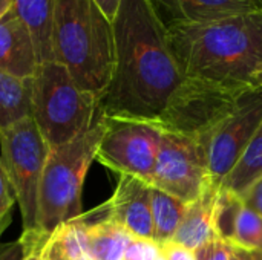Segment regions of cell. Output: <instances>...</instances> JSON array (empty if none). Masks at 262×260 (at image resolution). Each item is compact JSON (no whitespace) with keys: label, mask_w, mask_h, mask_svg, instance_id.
<instances>
[{"label":"cell","mask_w":262,"mask_h":260,"mask_svg":"<svg viewBox=\"0 0 262 260\" xmlns=\"http://www.w3.org/2000/svg\"><path fill=\"white\" fill-rule=\"evenodd\" d=\"M157 260H166V259H164L163 256H160V257H158V259H157Z\"/></svg>","instance_id":"35"},{"label":"cell","mask_w":262,"mask_h":260,"mask_svg":"<svg viewBox=\"0 0 262 260\" xmlns=\"http://www.w3.org/2000/svg\"><path fill=\"white\" fill-rule=\"evenodd\" d=\"M78 221L83 225L89 260L123 259V254L134 236L117 222L107 219L101 205L89 213H81Z\"/></svg>","instance_id":"14"},{"label":"cell","mask_w":262,"mask_h":260,"mask_svg":"<svg viewBox=\"0 0 262 260\" xmlns=\"http://www.w3.org/2000/svg\"><path fill=\"white\" fill-rule=\"evenodd\" d=\"M161 256V247L152 239L132 238L121 260H157Z\"/></svg>","instance_id":"24"},{"label":"cell","mask_w":262,"mask_h":260,"mask_svg":"<svg viewBox=\"0 0 262 260\" xmlns=\"http://www.w3.org/2000/svg\"><path fill=\"white\" fill-rule=\"evenodd\" d=\"M150 190V184L135 176L120 175L114 195L101 204L104 216L126 228L134 238L154 241Z\"/></svg>","instance_id":"11"},{"label":"cell","mask_w":262,"mask_h":260,"mask_svg":"<svg viewBox=\"0 0 262 260\" xmlns=\"http://www.w3.org/2000/svg\"><path fill=\"white\" fill-rule=\"evenodd\" d=\"M14 8V0H0V20Z\"/></svg>","instance_id":"31"},{"label":"cell","mask_w":262,"mask_h":260,"mask_svg":"<svg viewBox=\"0 0 262 260\" xmlns=\"http://www.w3.org/2000/svg\"><path fill=\"white\" fill-rule=\"evenodd\" d=\"M218 190L209 187L196 201L186 205L184 216L172 239L189 250H198L215 238L213 234V205Z\"/></svg>","instance_id":"15"},{"label":"cell","mask_w":262,"mask_h":260,"mask_svg":"<svg viewBox=\"0 0 262 260\" xmlns=\"http://www.w3.org/2000/svg\"><path fill=\"white\" fill-rule=\"evenodd\" d=\"M243 207H244V201L241 196L226 188L218 190L216 201L213 205V218H212L213 234L216 239L232 245L236 221L239 218Z\"/></svg>","instance_id":"21"},{"label":"cell","mask_w":262,"mask_h":260,"mask_svg":"<svg viewBox=\"0 0 262 260\" xmlns=\"http://www.w3.org/2000/svg\"><path fill=\"white\" fill-rule=\"evenodd\" d=\"M244 204L262 218V178L243 196Z\"/></svg>","instance_id":"28"},{"label":"cell","mask_w":262,"mask_h":260,"mask_svg":"<svg viewBox=\"0 0 262 260\" xmlns=\"http://www.w3.org/2000/svg\"><path fill=\"white\" fill-rule=\"evenodd\" d=\"M54 0H14V11L28 26L38 63L52 61L51 49V21Z\"/></svg>","instance_id":"16"},{"label":"cell","mask_w":262,"mask_h":260,"mask_svg":"<svg viewBox=\"0 0 262 260\" xmlns=\"http://www.w3.org/2000/svg\"><path fill=\"white\" fill-rule=\"evenodd\" d=\"M104 130L106 124L100 116L83 135L51 149L37 196V244L40 250L52 231L83 213V182L95 161Z\"/></svg>","instance_id":"4"},{"label":"cell","mask_w":262,"mask_h":260,"mask_svg":"<svg viewBox=\"0 0 262 260\" xmlns=\"http://www.w3.org/2000/svg\"><path fill=\"white\" fill-rule=\"evenodd\" d=\"M184 202L177 198L154 188L150 190V211L154 224V241L160 245L170 242L184 216Z\"/></svg>","instance_id":"20"},{"label":"cell","mask_w":262,"mask_h":260,"mask_svg":"<svg viewBox=\"0 0 262 260\" xmlns=\"http://www.w3.org/2000/svg\"><path fill=\"white\" fill-rule=\"evenodd\" d=\"M252 86L262 89V63L258 66V69L255 70V74L252 77Z\"/></svg>","instance_id":"32"},{"label":"cell","mask_w":262,"mask_h":260,"mask_svg":"<svg viewBox=\"0 0 262 260\" xmlns=\"http://www.w3.org/2000/svg\"><path fill=\"white\" fill-rule=\"evenodd\" d=\"M2 234H3V233H2V231H0V236H2Z\"/></svg>","instance_id":"36"},{"label":"cell","mask_w":262,"mask_h":260,"mask_svg":"<svg viewBox=\"0 0 262 260\" xmlns=\"http://www.w3.org/2000/svg\"><path fill=\"white\" fill-rule=\"evenodd\" d=\"M101 118L106 130L95 161L118 175L135 176L150 184L161 139V129L157 121L120 116Z\"/></svg>","instance_id":"8"},{"label":"cell","mask_w":262,"mask_h":260,"mask_svg":"<svg viewBox=\"0 0 262 260\" xmlns=\"http://www.w3.org/2000/svg\"><path fill=\"white\" fill-rule=\"evenodd\" d=\"M25 260H41L40 257V250H26V257Z\"/></svg>","instance_id":"33"},{"label":"cell","mask_w":262,"mask_h":260,"mask_svg":"<svg viewBox=\"0 0 262 260\" xmlns=\"http://www.w3.org/2000/svg\"><path fill=\"white\" fill-rule=\"evenodd\" d=\"M262 123V89H247L233 113L216 129L207 153L209 185L220 190Z\"/></svg>","instance_id":"10"},{"label":"cell","mask_w":262,"mask_h":260,"mask_svg":"<svg viewBox=\"0 0 262 260\" xmlns=\"http://www.w3.org/2000/svg\"><path fill=\"white\" fill-rule=\"evenodd\" d=\"M163 23H207L259 9L253 0H150Z\"/></svg>","instance_id":"13"},{"label":"cell","mask_w":262,"mask_h":260,"mask_svg":"<svg viewBox=\"0 0 262 260\" xmlns=\"http://www.w3.org/2000/svg\"><path fill=\"white\" fill-rule=\"evenodd\" d=\"M150 185L184 204L196 201L210 187L204 153L192 141L161 130Z\"/></svg>","instance_id":"9"},{"label":"cell","mask_w":262,"mask_h":260,"mask_svg":"<svg viewBox=\"0 0 262 260\" xmlns=\"http://www.w3.org/2000/svg\"><path fill=\"white\" fill-rule=\"evenodd\" d=\"M262 178V123L255 132L249 147L226 176L220 188L233 192L238 196H244Z\"/></svg>","instance_id":"18"},{"label":"cell","mask_w":262,"mask_h":260,"mask_svg":"<svg viewBox=\"0 0 262 260\" xmlns=\"http://www.w3.org/2000/svg\"><path fill=\"white\" fill-rule=\"evenodd\" d=\"M255 3H256V6L259 8V9H262V0H253Z\"/></svg>","instance_id":"34"},{"label":"cell","mask_w":262,"mask_h":260,"mask_svg":"<svg viewBox=\"0 0 262 260\" xmlns=\"http://www.w3.org/2000/svg\"><path fill=\"white\" fill-rule=\"evenodd\" d=\"M232 245L216 238L195 250V260H230Z\"/></svg>","instance_id":"25"},{"label":"cell","mask_w":262,"mask_h":260,"mask_svg":"<svg viewBox=\"0 0 262 260\" xmlns=\"http://www.w3.org/2000/svg\"><path fill=\"white\" fill-rule=\"evenodd\" d=\"M31 116L54 149L83 135L97 123L98 100L81 90L64 66L48 61L32 77Z\"/></svg>","instance_id":"5"},{"label":"cell","mask_w":262,"mask_h":260,"mask_svg":"<svg viewBox=\"0 0 262 260\" xmlns=\"http://www.w3.org/2000/svg\"><path fill=\"white\" fill-rule=\"evenodd\" d=\"M161 247V256L166 260H195V251L177 242H166Z\"/></svg>","instance_id":"26"},{"label":"cell","mask_w":262,"mask_h":260,"mask_svg":"<svg viewBox=\"0 0 262 260\" xmlns=\"http://www.w3.org/2000/svg\"><path fill=\"white\" fill-rule=\"evenodd\" d=\"M261 260H262V251H261Z\"/></svg>","instance_id":"37"},{"label":"cell","mask_w":262,"mask_h":260,"mask_svg":"<svg viewBox=\"0 0 262 260\" xmlns=\"http://www.w3.org/2000/svg\"><path fill=\"white\" fill-rule=\"evenodd\" d=\"M0 147L2 161L21 213L23 233L20 239L28 250H40L37 244V196L51 147L32 116L0 130Z\"/></svg>","instance_id":"7"},{"label":"cell","mask_w":262,"mask_h":260,"mask_svg":"<svg viewBox=\"0 0 262 260\" xmlns=\"http://www.w3.org/2000/svg\"><path fill=\"white\" fill-rule=\"evenodd\" d=\"M166 28L184 78L226 87H253L252 77L262 63V9Z\"/></svg>","instance_id":"2"},{"label":"cell","mask_w":262,"mask_h":260,"mask_svg":"<svg viewBox=\"0 0 262 260\" xmlns=\"http://www.w3.org/2000/svg\"><path fill=\"white\" fill-rule=\"evenodd\" d=\"M38 66L32 35L12 8L0 20V72L32 78Z\"/></svg>","instance_id":"12"},{"label":"cell","mask_w":262,"mask_h":260,"mask_svg":"<svg viewBox=\"0 0 262 260\" xmlns=\"http://www.w3.org/2000/svg\"><path fill=\"white\" fill-rule=\"evenodd\" d=\"M230 260H261V251H249V250L232 247Z\"/></svg>","instance_id":"30"},{"label":"cell","mask_w":262,"mask_h":260,"mask_svg":"<svg viewBox=\"0 0 262 260\" xmlns=\"http://www.w3.org/2000/svg\"><path fill=\"white\" fill-rule=\"evenodd\" d=\"M94 2L98 5V8L103 11V14L111 21H114V18H115V15L118 12V8H120L121 0H94Z\"/></svg>","instance_id":"29"},{"label":"cell","mask_w":262,"mask_h":260,"mask_svg":"<svg viewBox=\"0 0 262 260\" xmlns=\"http://www.w3.org/2000/svg\"><path fill=\"white\" fill-rule=\"evenodd\" d=\"M26 247L21 239L0 244V260H25Z\"/></svg>","instance_id":"27"},{"label":"cell","mask_w":262,"mask_h":260,"mask_svg":"<svg viewBox=\"0 0 262 260\" xmlns=\"http://www.w3.org/2000/svg\"><path fill=\"white\" fill-rule=\"evenodd\" d=\"M51 49L52 61L100 101L112 78L115 43L112 21L94 0H54Z\"/></svg>","instance_id":"3"},{"label":"cell","mask_w":262,"mask_h":260,"mask_svg":"<svg viewBox=\"0 0 262 260\" xmlns=\"http://www.w3.org/2000/svg\"><path fill=\"white\" fill-rule=\"evenodd\" d=\"M32 78L0 72V130L31 116Z\"/></svg>","instance_id":"17"},{"label":"cell","mask_w":262,"mask_h":260,"mask_svg":"<svg viewBox=\"0 0 262 260\" xmlns=\"http://www.w3.org/2000/svg\"><path fill=\"white\" fill-rule=\"evenodd\" d=\"M112 26L115 64L100 115L155 121L184 80L167 28L150 0H121Z\"/></svg>","instance_id":"1"},{"label":"cell","mask_w":262,"mask_h":260,"mask_svg":"<svg viewBox=\"0 0 262 260\" xmlns=\"http://www.w3.org/2000/svg\"><path fill=\"white\" fill-rule=\"evenodd\" d=\"M41 260H89L83 225L77 219L61 224L40 250Z\"/></svg>","instance_id":"19"},{"label":"cell","mask_w":262,"mask_h":260,"mask_svg":"<svg viewBox=\"0 0 262 260\" xmlns=\"http://www.w3.org/2000/svg\"><path fill=\"white\" fill-rule=\"evenodd\" d=\"M247 89L184 78L155 121L161 130L192 141L207 159L213 133L233 113Z\"/></svg>","instance_id":"6"},{"label":"cell","mask_w":262,"mask_h":260,"mask_svg":"<svg viewBox=\"0 0 262 260\" xmlns=\"http://www.w3.org/2000/svg\"><path fill=\"white\" fill-rule=\"evenodd\" d=\"M14 204H15V196H14L12 187L9 184L5 164L0 159V231L2 233L11 224Z\"/></svg>","instance_id":"23"},{"label":"cell","mask_w":262,"mask_h":260,"mask_svg":"<svg viewBox=\"0 0 262 260\" xmlns=\"http://www.w3.org/2000/svg\"><path fill=\"white\" fill-rule=\"evenodd\" d=\"M232 247L249 251H262V218L246 204L236 221Z\"/></svg>","instance_id":"22"}]
</instances>
